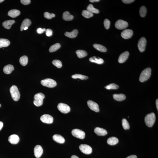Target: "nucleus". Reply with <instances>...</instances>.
Listing matches in <instances>:
<instances>
[{"instance_id":"f704fd0d","label":"nucleus","mask_w":158,"mask_h":158,"mask_svg":"<svg viewBox=\"0 0 158 158\" xmlns=\"http://www.w3.org/2000/svg\"><path fill=\"white\" fill-rule=\"evenodd\" d=\"M72 78L73 79H79L82 80H86L88 79V76L79 74H76L73 75Z\"/></svg>"},{"instance_id":"9d476101","label":"nucleus","mask_w":158,"mask_h":158,"mask_svg":"<svg viewBox=\"0 0 158 158\" xmlns=\"http://www.w3.org/2000/svg\"><path fill=\"white\" fill-rule=\"evenodd\" d=\"M79 148L81 151L85 154H90L92 152L91 147L86 144H81Z\"/></svg>"},{"instance_id":"412c9836","label":"nucleus","mask_w":158,"mask_h":158,"mask_svg":"<svg viewBox=\"0 0 158 158\" xmlns=\"http://www.w3.org/2000/svg\"><path fill=\"white\" fill-rule=\"evenodd\" d=\"M20 14V12L17 10H12L8 12V16L12 18H15L17 17Z\"/></svg>"},{"instance_id":"0eeeda50","label":"nucleus","mask_w":158,"mask_h":158,"mask_svg":"<svg viewBox=\"0 0 158 158\" xmlns=\"http://www.w3.org/2000/svg\"><path fill=\"white\" fill-rule=\"evenodd\" d=\"M58 108L59 110L63 113H68L70 111V108L65 104L60 103L58 104Z\"/></svg>"},{"instance_id":"bb28decb","label":"nucleus","mask_w":158,"mask_h":158,"mask_svg":"<svg viewBox=\"0 0 158 158\" xmlns=\"http://www.w3.org/2000/svg\"><path fill=\"white\" fill-rule=\"evenodd\" d=\"M107 143L111 145H114L117 144L119 142V140L115 137L109 138L107 140Z\"/></svg>"},{"instance_id":"a878e982","label":"nucleus","mask_w":158,"mask_h":158,"mask_svg":"<svg viewBox=\"0 0 158 158\" xmlns=\"http://www.w3.org/2000/svg\"><path fill=\"white\" fill-rule=\"evenodd\" d=\"M10 42L7 39H0V48L6 47L10 44Z\"/></svg>"},{"instance_id":"de8ad7c7","label":"nucleus","mask_w":158,"mask_h":158,"mask_svg":"<svg viewBox=\"0 0 158 158\" xmlns=\"http://www.w3.org/2000/svg\"><path fill=\"white\" fill-rule=\"evenodd\" d=\"M3 125V122H1L0 121V131L2 129Z\"/></svg>"},{"instance_id":"a19ab883","label":"nucleus","mask_w":158,"mask_h":158,"mask_svg":"<svg viewBox=\"0 0 158 158\" xmlns=\"http://www.w3.org/2000/svg\"><path fill=\"white\" fill-rule=\"evenodd\" d=\"M110 22V21L107 19H105L104 22V24L105 29H108L109 28Z\"/></svg>"},{"instance_id":"5fc2aeb1","label":"nucleus","mask_w":158,"mask_h":158,"mask_svg":"<svg viewBox=\"0 0 158 158\" xmlns=\"http://www.w3.org/2000/svg\"><path fill=\"white\" fill-rule=\"evenodd\" d=\"M0 106H1V104H0Z\"/></svg>"},{"instance_id":"5701e85b","label":"nucleus","mask_w":158,"mask_h":158,"mask_svg":"<svg viewBox=\"0 0 158 158\" xmlns=\"http://www.w3.org/2000/svg\"><path fill=\"white\" fill-rule=\"evenodd\" d=\"M14 67L11 64H8L4 67L3 68V72L6 74H10L14 70Z\"/></svg>"},{"instance_id":"393cba45","label":"nucleus","mask_w":158,"mask_h":158,"mask_svg":"<svg viewBox=\"0 0 158 158\" xmlns=\"http://www.w3.org/2000/svg\"><path fill=\"white\" fill-rule=\"evenodd\" d=\"M31 22L30 19H26L24 20L21 24L20 30L21 31L23 30L24 28L25 27H28L31 25Z\"/></svg>"},{"instance_id":"c85d7f7f","label":"nucleus","mask_w":158,"mask_h":158,"mask_svg":"<svg viewBox=\"0 0 158 158\" xmlns=\"http://www.w3.org/2000/svg\"><path fill=\"white\" fill-rule=\"evenodd\" d=\"M93 47L95 49L97 50L102 52H106L107 49L106 48L102 45L97 44H95L93 45Z\"/></svg>"},{"instance_id":"ddd939ff","label":"nucleus","mask_w":158,"mask_h":158,"mask_svg":"<svg viewBox=\"0 0 158 158\" xmlns=\"http://www.w3.org/2000/svg\"><path fill=\"white\" fill-rule=\"evenodd\" d=\"M133 32L132 30L126 29L124 30L121 33L122 37L124 39H129L133 36Z\"/></svg>"},{"instance_id":"a18cd8bd","label":"nucleus","mask_w":158,"mask_h":158,"mask_svg":"<svg viewBox=\"0 0 158 158\" xmlns=\"http://www.w3.org/2000/svg\"><path fill=\"white\" fill-rule=\"evenodd\" d=\"M122 1L124 3L128 4L133 2L135 0H122Z\"/></svg>"},{"instance_id":"e433bc0d","label":"nucleus","mask_w":158,"mask_h":158,"mask_svg":"<svg viewBox=\"0 0 158 158\" xmlns=\"http://www.w3.org/2000/svg\"><path fill=\"white\" fill-rule=\"evenodd\" d=\"M122 123V125L123 128L125 130H127V129H129L130 125H129V123L128 122L127 120L125 119H123Z\"/></svg>"},{"instance_id":"c03bdc74","label":"nucleus","mask_w":158,"mask_h":158,"mask_svg":"<svg viewBox=\"0 0 158 158\" xmlns=\"http://www.w3.org/2000/svg\"><path fill=\"white\" fill-rule=\"evenodd\" d=\"M46 28H44L42 29L41 28H39L37 30V32L39 34H42L44 32L46 31Z\"/></svg>"},{"instance_id":"09e8293b","label":"nucleus","mask_w":158,"mask_h":158,"mask_svg":"<svg viewBox=\"0 0 158 158\" xmlns=\"http://www.w3.org/2000/svg\"><path fill=\"white\" fill-rule=\"evenodd\" d=\"M89 1L91 2H98L100 0H90Z\"/></svg>"},{"instance_id":"b1692460","label":"nucleus","mask_w":158,"mask_h":158,"mask_svg":"<svg viewBox=\"0 0 158 158\" xmlns=\"http://www.w3.org/2000/svg\"><path fill=\"white\" fill-rule=\"evenodd\" d=\"M89 60V61L92 62L97 63L98 64H103L104 62V61L102 59L97 58L95 56L91 57L90 58Z\"/></svg>"},{"instance_id":"39448f33","label":"nucleus","mask_w":158,"mask_h":158,"mask_svg":"<svg viewBox=\"0 0 158 158\" xmlns=\"http://www.w3.org/2000/svg\"><path fill=\"white\" fill-rule=\"evenodd\" d=\"M42 85L44 86L49 88H52L56 86L57 83L54 80L51 79H46L41 81Z\"/></svg>"},{"instance_id":"603ef678","label":"nucleus","mask_w":158,"mask_h":158,"mask_svg":"<svg viewBox=\"0 0 158 158\" xmlns=\"http://www.w3.org/2000/svg\"><path fill=\"white\" fill-rule=\"evenodd\" d=\"M28 29V27H25V28H24V30H26Z\"/></svg>"},{"instance_id":"8fccbe9b","label":"nucleus","mask_w":158,"mask_h":158,"mask_svg":"<svg viewBox=\"0 0 158 158\" xmlns=\"http://www.w3.org/2000/svg\"><path fill=\"white\" fill-rule=\"evenodd\" d=\"M156 108H157V109L158 110V99H157L156 100Z\"/></svg>"},{"instance_id":"1a4fd4ad","label":"nucleus","mask_w":158,"mask_h":158,"mask_svg":"<svg viewBox=\"0 0 158 158\" xmlns=\"http://www.w3.org/2000/svg\"><path fill=\"white\" fill-rule=\"evenodd\" d=\"M147 41L145 37H143L140 39L138 42V47L140 52H143L145 51Z\"/></svg>"},{"instance_id":"2f4dec72","label":"nucleus","mask_w":158,"mask_h":158,"mask_svg":"<svg viewBox=\"0 0 158 158\" xmlns=\"http://www.w3.org/2000/svg\"><path fill=\"white\" fill-rule=\"evenodd\" d=\"M28 61V57L24 55L21 57L19 59V62L22 65L25 66L27 64Z\"/></svg>"},{"instance_id":"20e7f679","label":"nucleus","mask_w":158,"mask_h":158,"mask_svg":"<svg viewBox=\"0 0 158 158\" xmlns=\"http://www.w3.org/2000/svg\"><path fill=\"white\" fill-rule=\"evenodd\" d=\"M45 97V95L41 93L35 95L34 97V105L37 107L41 106L43 104V100Z\"/></svg>"},{"instance_id":"f257e3e1","label":"nucleus","mask_w":158,"mask_h":158,"mask_svg":"<svg viewBox=\"0 0 158 158\" xmlns=\"http://www.w3.org/2000/svg\"><path fill=\"white\" fill-rule=\"evenodd\" d=\"M156 115L154 113L147 114L145 118V122L148 127H151L154 125L156 120Z\"/></svg>"},{"instance_id":"aec40b11","label":"nucleus","mask_w":158,"mask_h":158,"mask_svg":"<svg viewBox=\"0 0 158 158\" xmlns=\"http://www.w3.org/2000/svg\"><path fill=\"white\" fill-rule=\"evenodd\" d=\"M73 16L68 11L64 12L63 13L62 18L65 21H71L73 20Z\"/></svg>"},{"instance_id":"473e14b6","label":"nucleus","mask_w":158,"mask_h":158,"mask_svg":"<svg viewBox=\"0 0 158 158\" xmlns=\"http://www.w3.org/2000/svg\"><path fill=\"white\" fill-rule=\"evenodd\" d=\"M61 47V45L59 43H57L52 45L49 48V51L50 52L56 51Z\"/></svg>"},{"instance_id":"4be33fe9","label":"nucleus","mask_w":158,"mask_h":158,"mask_svg":"<svg viewBox=\"0 0 158 158\" xmlns=\"http://www.w3.org/2000/svg\"><path fill=\"white\" fill-rule=\"evenodd\" d=\"M14 20H9L5 21L2 23L3 26L7 29H9L11 28L12 25L15 23Z\"/></svg>"},{"instance_id":"58836bf2","label":"nucleus","mask_w":158,"mask_h":158,"mask_svg":"<svg viewBox=\"0 0 158 158\" xmlns=\"http://www.w3.org/2000/svg\"><path fill=\"white\" fill-rule=\"evenodd\" d=\"M53 64L58 68H61L62 67V62L61 61L58 60H54L52 61Z\"/></svg>"},{"instance_id":"37998d69","label":"nucleus","mask_w":158,"mask_h":158,"mask_svg":"<svg viewBox=\"0 0 158 158\" xmlns=\"http://www.w3.org/2000/svg\"><path fill=\"white\" fill-rule=\"evenodd\" d=\"M21 2L24 5H27L31 3L30 0H21Z\"/></svg>"},{"instance_id":"3c124183","label":"nucleus","mask_w":158,"mask_h":158,"mask_svg":"<svg viewBox=\"0 0 158 158\" xmlns=\"http://www.w3.org/2000/svg\"><path fill=\"white\" fill-rule=\"evenodd\" d=\"M71 158H79L77 156L75 155H73L72 156Z\"/></svg>"},{"instance_id":"f03ea898","label":"nucleus","mask_w":158,"mask_h":158,"mask_svg":"<svg viewBox=\"0 0 158 158\" xmlns=\"http://www.w3.org/2000/svg\"><path fill=\"white\" fill-rule=\"evenodd\" d=\"M151 69L150 68L144 69L140 75L139 79L140 82H142L147 80L151 76Z\"/></svg>"},{"instance_id":"c756f323","label":"nucleus","mask_w":158,"mask_h":158,"mask_svg":"<svg viewBox=\"0 0 158 158\" xmlns=\"http://www.w3.org/2000/svg\"><path fill=\"white\" fill-rule=\"evenodd\" d=\"M76 53L78 58H84L87 55V53L83 50H78L76 51Z\"/></svg>"},{"instance_id":"2eb2a0df","label":"nucleus","mask_w":158,"mask_h":158,"mask_svg":"<svg viewBox=\"0 0 158 158\" xmlns=\"http://www.w3.org/2000/svg\"><path fill=\"white\" fill-rule=\"evenodd\" d=\"M129 54V52L128 51H125L122 53L119 57L118 60L119 62L122 63L125 62L128 58Z\"/></svg>"},{"instance_id":"4468645a","label":"nucleus","mask_w":158,"mask_h":158,"mask_svg":"<svg viewBox=\"0 0 158 158\" xmlns=\"http://www.w3.org/2000/svg\"><path fill=\"white\" fill-rule=\"evenodd\" d=\"M34 155L37 158H40L43 153V149L41 146L37 145L34 148Z\"/></svg>"},{"instance_id":"49530a36","label":"nucleus","mask_w":158,"mask_h":158,"mask_svg":"<svg viewBox=\"0 0 158 158\" xmlns=\"http://www.w3.org/2000/svg\"><path fill=\"white\" fill-rule=\"evenodd\" d=\"M126 158H137V156L135 155H132L128 156Z\"/></svg>"},{"instance_id":"c9c22d12","label":"nucleus","mask_w":158,"mask_h":158,"mask_svg":"<svg viewBox=\"0 0 158 158\" xmlns=\"http://www.w3.org/2000/svg\"><path fill=\"white\" fill-rule=\"evenodd\" d=\"M147 13V9L146 7L144 6H142L139 10L140 16L142 17H145Z\"/></svg>"},{"instance_id":"f8f14e48","label":"nucleus","mask_w":158,"mask_h":158,"mask_svg":"<svg viewBox=\"0 0 158 158\" xmlns=\"http://www.w3.org/2000/svg\"><path fill=\"white\" fill-rule=\"evenodd\" d=\"M87 104L90 109L94 111L95 112H98L100 110L98 105L93 101L91 100L88 101L87 102Z\"/></svg>"},{"instance_id":"6ab92c4d","label":"nucleus","mask_w":158,"mask_h":158,"mask_svg":"<svg viewBox=\"0 0 158 158\" xmlns=\"http://www.w3.org/2000/svg\"><path fill=\"white\" fill-rule=\"evenodd\" d=\"M78 33V31L77 29H74L71 32H66L65 33L64 35L66 36L69 37V38H73L76 37Z\"/></svg>"},{"instance_id":"7ed1b4c3","label":"nucleus","mask_w":158,"mask_h":158,"mask_svg":"<svg viewBox=\"0 0 158 158\" xmlns=\"http://www.w3.org/2000/svg\"><path fill=\"white\" fill-rule=\"evenodd\" d=\"M10 91L13 100L15 101H18L20 98V93L17 87L15 85H13L10 89Z\"/></svg>"},{"instance_id":"4c0bfd02","label":"nucleus","mask_w":158,"mask_h":158,"mask_svg":"<svg viewBox=\"0 0 158 158\" xmlns=\"http://www.w3.org/2000/svg\"><path fill=\"white\" fill-rule=\"evenodd\" d=\"M105 88L108 90L111 89H116L119 88V86L115 84H111L107 85Z\"/></svg>"},{"instance_id":"7c9ffc66","label":"nucleus","mask_w":158,"mask_h":158,"mask_svg":"<svg viewBox=\"0 0 158 158\" xmlns=\"http://www.w3.org/2000/svg\"><path fill=\"white\" fill-rule=\"evenodd\" d=\"M87 9L88 11L93 13H98L99 12V10L95 8L92 4H89L87 7Z\"/></svg>"},{"instance_id":"72a5a7b5","label":"nucleus","mask_w":158,"mask_h":158,"mask_svg":"<svg viewBox=\"0 0 158 158\" xmlns=\"http://www.w3.org/2000/svg\"><path fill=\"white\" fill-rule=\"evenodd\" d=\"M82 15L84 17L86 18H89L92 17L94 15L93 13L88 11L87 10H84L82 12Z\"/></svg>"},{"instance_id":"9b49d317","label":"nucleus","mask_w":158,"mask_h":158,"mask_svg":"<svg viewBox=\"0 0 158 158\" xmlns=\"http://www.w3.org/2000/svg\"><path fill=\"white\" fill-rule=\"evenodd\" d=\"M40 120L42 122L46 124H51L53 121V117L48 114L42 115L40 117Z\"/></svg>"},{"instance_id":"423d86ee","label":"nucleus","mask_w":158,"mask_h":158,"mask_svg":"<svg viewBox=\"0 0 158 158\" xmlns=\"http://www.w3.org/2000/svg\"><path fill=\"white\" fill-rule=\"evenodd\" d=\"M72 135L80 139H83L85 138V134L83 131L78 129H74L72 131Z\"/></svg>"},{"instance_id":"864d4df0","label":"nucleus","mask_w":158,"mask_h":158,"mask_svg":"<svg viewBox=\"0 0 158 158\" xmlns=\"http://www.w3.org/2000/svg\"><path fill=\"white\" fill-rule=\"evenodd\" d=\"M4 0H0V3L2 2L3 1H4Z\"/></svg>"},{"instance_id":"a211bd4d","label":"nucleus","mask_w":158,"mask_h":158,"mask_svg":"<svg viewBox=\"0 0 158 158\" xmlns=\"http://www.w3.org/2000/svg\"><path fill=\"white\" fill-rule=\"evenodd\" d=\"M52 138L54 141L58 143L61 144L64 143L65 141L64 138L60 135H54L53 136Z\"/></svg>"},{"instance_id":"f3484780","label":"nucleus","mask_w":158,"mask_h":158,"mask_svg":"<svg viewBox=\"0 0 158 158\" xmlns=\"http://www.w3.org/2000/svg\"><path fill=\"white\" fill-rule=\"evenodd\" d=\"M94 132L99 136H104L108 134L107 132L105 129L98 127H96L95 128Z\"/></svg>"},{"instance_id":"79ce46f5","label":"nucleus","mask_w":158,"mask_h":158,"mask_svg":"<svg viewBox=\"0 0 158 158\" xmlns=\"http://www.w3.org/2000/svg\"><path fill=\"white\" fill-rule=\"evenodd\" d=\"M52 31L50 29H48L46 30V35L47 36L50 37L52 35Z\"/></svg>"},{"instance_id":"6e6552de","label":"nucleus","mask_w":158,"mask_h":158,"mask_svg":"<svg viewBox=\"0 0 158 158\" xmlns=\"http://www.w3.org/2000/svg\"><path fill=\"white\" fill-rule=\"evenodd\" d=\"M128 24L125 21L122 20H119L115 23V26L117 29L123 30L125 29L128 26Z\"/></svg>"},{"instance_id":"cd10ccee","label":"nucleus","mask_w":158,"mask_h":158,"mask_svg":"<svg viewBox=\"0 0 158 158\" xmlns=\"http://www.w3.org/2000/svg\"><path fill=\"white\" fill-rule=\"evenodd\" d=\"M113 97L115 100L119 101L125 100L126 98L125 95L123 94H114L113 95Z\"/></svg>"},{"instance_id":"ea45409f","label":"nucleus","mask_w":158,"mask_h":158,"mask_svg":"<svg viewBox=\"0 0 158 158\" xmlns=\"http://www.w3.org/2000/svg\"><path fill=\"white\" fill-rule=\"evenodd\" d=\"M44 17L46 19H50L55 16V15L54 13H50L48 12H45L44 14Z\"/></svg>"},{"instance_id":"dca6fc26","label":"nucleus","mask_w":158,"mask_h":158,"mask_svg":"<svg viewBox=\"0 0 158 158\" xmlns=\"http://www.w3.org/2000/svg\"><path fill=\"white\" fill-rule=\"evenodd\" d=\"M19 138L18 136L16 134H13L9 137L8 140L11 144H17L19 142Z\"/></svg>"}]
</instances>
